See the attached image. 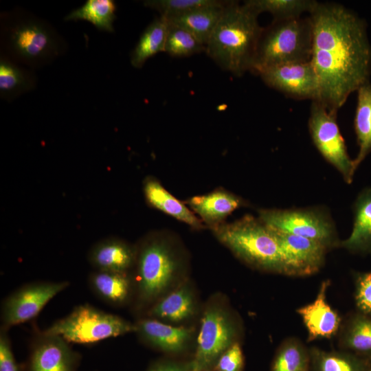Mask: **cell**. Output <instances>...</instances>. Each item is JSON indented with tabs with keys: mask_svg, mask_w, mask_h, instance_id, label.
I'll return each instance as SVG.
<instances>
[{
	"mask_svg": "<svg viewBox=\"0 0 371 371\" xmlns=\"http://www.w3.org/2000/svg\"><path fill=\"white\" fill-rule=\"evenodd\" d=\"M144 192L154 207L196 229L203 228L201 221L181 201L177 199L153 177L146 179Z\"/></svg>",
	"mask_w": 371,
	"mask_h": 371,
	"instance_id": "obj_18",
	"label": "cell"
},
{
	"mask_svg": "<svg viewBox=\"0 0 371 371\" xmlns=\"http://www.w3.org/2000/svg\"><path fill=\"white\" fill-rule=\"evenodd\" d=\"M178 261L168 243L160 238L146 240L137 256V293L139 302L149 303L172 282Z\"/></svg>",
	"mask_w": 371,
	"mask_h": 371,
	"instance_id": "obj_6",
	"label": "cell"
},
{
	"mask_svg": "<svg viewBox=\"0 0 371 371\" xmlns=\"http://www.w3.org/2000/svg\"><path fill=\"white\" fill-rule=\"evenodd\" d=\"M341 245L351 251H371V190L359 196L352 233Z\"/></svg>",
	"mask_w": 371,
	"mask_h": 371,
	"instance_id": "obj_23",
	"label": "cell"
},
{
	"mask_svg": "<svg viewBox=\"0 0 371 371\" xmlns=\"http://www.w3.org/2000/svg\"><path fill=\"white\" fill-rule=\"evenodd\" d=\"M370 371H371V370H370Z\"/></svg>",
	"mask_w": 371,
	"mask_h": 371,
	"instance_id": "obj_38",
	"label": "cell"
},
{
	"mask_svg": "<svg viewBox=\"0 0 371 371\" xmlns=\"http://www.w3.org/2000/svg\"><path fill=\"white\" fill-rule=\"evenodd\" d=\"M313 27L311 63L319 101L337 113L352 92L369 81L371 45L363 19L344 6L319 3L309 14Z\"/></svg>",
	"mask_w": 371,
	"mask_h": 371,
	"instance_id": "obj_1",
	"label": "cell"
},
{
	"mask_svg": "<svg viewBox=\"0 0 371 371\" xmlns=\"http://www.w3.org/2000/svg\"><path fill=\"white\" fill-rule=\"evenodd\" d=\"M202 52H205L203 44L188 31L168 22L164 52L175 57H184Z\"/></svg>",
	"mask_w": 371,
	"mask_h": 371,
	"instance_id": "obj_31",
	"label": "cell"
},
{
	"mask_svg": "<svg viewBox=\"0 0 371 371\" xmlns=\"http://www.w3.org/2000/svg\"><path fill=\"white\" fill-rule=\"evenodd\" d=\"M244 357L240 344L234 342L218 359L214 365L216 371H243Z\"/></svg>",
	"mask_w": 371,
	"mask_h": 371,
	"instance_id": "obj_35",
	"label": "cell"
},
{
	"mask_svg": "<svg viewBox=\"0 0 371 371\" xmlns=\"http://www.w3.org/2000/svg\"><path fill=\"white\" fill-rule=\"evenodd\" d=\"M115 9L112 0H88L82 7L68 14L65 20L87 21L100 30L113 32Z\"/></svg>",
	"mask_w": 371,
	"mask_h": 371,
	"instance_id": "obj_28",
	"label": "cell"
},
{
	"mask_svg": "<svg viewBox=\"0 0 371 371\" xmlns=\"http://www.w3.org/2000/svg\"><path fill=\"white\" fill-rule=\"evenodd\" d=\"M309 352L311 371H368L371 365V359L348 351H326L314 347Z\"/></svg>",
	"mask_w": 371,
	"mask_h": 371,
	"instance_id": "obj_21",
	"label": "cell"
},
{
	"mask_svg": "<svg viewBox=\"0 0 371 371\" xmlns=\"http://www.w3.org/2000/svg\"><path fill=\"white\" fill-rule=\"evenodd\" d=\"M207 371V370H206Z\"/></svg>",
	"mask_w": 371,
	"mask_h": 371,
	"instance_id": "obj_39",
	"label": "cell"
},
{
	"mask_svg": "<svg viewBox=\"0 0 371 371\" xmlns=\"http://www.w3.org/2000/svg\"><path fill=\"white\" fill-rule=\"evenodd\" d=\"M90 262L97 271L126 273L135 260L131 247L118 240H106L90 252Z\"/></svg>",
	"mask_w": 371,
	"mask_h": 371,
	"instance_id": "obj_20",
	"label": "cell"
},
{
	"mask_svg": "<svg viewBox=\"0 0 371 371\" xmlns=\"http://www.w3.org/2000/svg\"><path fill=\"white\" fill-rule=\"evenodd\" d=\"M210 227L222 223L234 210L243 204L238 196L224 190L195 196L186 202Z\"/></svg>",
	"mask_w": 371,
	"mask_h": 371,
	"instance_id": "obj_17",
	"label": "cell"
},
{
	"mask_svg": "<svg viewBox=\"0 0 371 371\" xmlns=\"http://www.w3.org/2000/svg\"><path fill=\"white\" fill-rule=\"evenodd\" d=\"M227 5L204 7L164 16L170 23L188 31L205 46Z\"/></svg>",
	"mask_w": 371,
	"mask_h": 371,
	"instance_id": "obj_19",
	"label": "cell"
},
{
	"mask_svg": "<svg viewBox=\"0 0 371 371\" xmlns=\"http://www.w3.org/2000/svg\"><path fill=\"white\" fill-rule=\"evenodd\" d=\"M24 74L12 63L1 60L0 63V90L12 93L25 88Z\"/></svg>",
	"mask_w": 371,
	"mask_h": 371,
	"instance_id": "obj_33",
	"label": "cell"
},
{
	"mask_svg": "<svg viewBox=\"0 0 371 371\" xmlns=\"http://www.w3.org/2000/svg\"><path fill=\"white\" fill-rule=\"evenodd\" d=\"M229 2L219 0H152L145 1L144 5L159 11L161 15L170 16L204 7L224 6Z\"/></svg>",
	"mask_w": 371,
	"mask_h": 371,
	"instance_id": "obj_32",
	"label": "cell"
},
{
	"mask_svg": "<svg viewBox=\"0 0 371 371\" xmlns=\"http://www.w3.org/2000/svg\"><path fill=\"white\" fill-rule=\"evenodd\" d=\"M310 352L298 340L291 339L280 346L271 371H309Z\"/></svg>",
	"mask_w": 371,
	"mask_h": 371,
	"instance_id": "obj_30",
	"label": "cell"
},
{
	"mask_svg": "<svg viewBox=\"0 0 371 371\" xmlns=\"http://www.w3.org/2000/svg\"><path fill=\"white\" fill-rule=\"evenodd\" d=\"M254 10L229 1L205 45L206 54L223 69L240 76L251 70L264 28Z\"/></svg>",
	"mask_w": 371,
	"mask_h": 371,
	"instance_id": "obj_2",
	"label": "cell"
},
{
	"mask_svg": "<svg viewBox=\"0 0 371 371\" xmlns=\"http://www.w3.org/2000/svg\"><path fill=\"white\" fill-rule=\"evenodd\" d=\"M328 280L323 281L315 300L297 309L306 328L308 340L330 338L339 330L341 318L326 301Z\"/></svg>",
	"mask_w": 371,
	"mask_h": 371,
	"instance_id": "obj_14",
	"label": "cell"
},
{
	"mask_svg": "<svg viewBox=\"0 0 371 371\" xmlns=\"http://www.w3.org/2000/svg\"><path fill=\"white\" fill-rule=\"evenodd\" d=\"M272 229L280 247L281 273L303 276L319 271L324 264L328 248L326 245L311 238Z\"/></svg>",
	"mask_w": 371,
	"mask_h": 371,
	"instance_id": "obj_12",
	"label": "cell"
},
{
	"mask_svg": "<svg viewBox=\"0 0 371 371\" xmlns=\"http://www.w3.org/2000/svg\"><path fill=\"white\" fill-rule=\"evenodd\" d=\"M312 38L310 16L273 19L263 30L251 70L258 74L278 65L310 61Z\"/></svg>",
	"mask_w": 371,
	"mask_h": 371,
	"instance_id": "obj_4",
	"label": "cell"
},
{
	"mask_svg": "<svg viewBox=\"0 0 371 371\" xmlns=\"http://www.w3.org/2000/svg\"><path fill=\"white\" fill-rule=\"evenodd\" d=\"M194 311V296L189 286L184 284L156 303L148 315L177 322L190 317Z\"/></svg>",
	"mask_w": 371,
	"mask_h": 371,
	"instance_id": "obj_25",
	"label": "cell"
},
{
	"mask_svg": "<svg viewBox=\"0 0 371 371\" xmlns=\"http://www.w3.org/2000/svg\"><path fill=\"white\" fill-rule=\"evenodd\" d=\"M234 254L249 265L281 273V256L276 235L259 218L245 216L233 223L210 227Z\"/></svg>",
	"mask_w": 371,
	"mask_h": 371,
	"instance_id": "obj_3",
	"label": "cell"
},
{
	"mask_svg": "<svg viewBox=\"0 0 371 371\" xmlns=\"http://www.w3.org/2000/svg\"><path fill=\"white\" fill-rule=\"evenodd\" d=\"M341 346L371 359V316L358 313L350 317L341 335Z\"/></svg>",
	"mask_w": 371,
	"mask_h": 371,
	"instance_id": "obj_27",
	"label": "cell"
},
{
	"mask_svg": "<svg viewBox=\"0 0 371 371\" xmlns=\"http://www.w3.org/2000/svg\"><path fill=\"white\" fill-rule=\"evenodd\" d=\"M336 115L337 113L329 111L319 101H312L309 131L319 153L341 172L348 183H350L356 169L348 155Z\"/></svg>",
	"mask_w": 371,
	"mask_h": 371,
	"instance_id": "obj_8",
	"label": "cell"
},
{
	"mask_svg": "<svg viewBox=\"0 0 371 371\" xmlns=\"http://www.w3.org/2000/svg\"><path fill=\"white\" fill-rule=\"evenodd\" d=\"M79 360L62 337L41 333L32 346L29 371H76Z\"/></svg>",
	"mask_w": 371,
	"mask_h": 371,
	"instance_id": "obj_13",
	"label": "cell"
},
{
	"mask_svg": "<svg viewBox=\"0 0 371 371\" xmlns=\"http://www.w3.org/2000/svg\"><path fill=\"white\" fill-rule=\"evenodd\" d=\"M135 330V324L85 304L75 307L41 333L59 336L68 343L91 344Z\"/></svg>",
	"mask_w": 371,
	"mask_h": 371,
	"instance_id": "obj_5",
	"label": "cell"
},
{
	"mask_svg": "<svg viewBox=\"0 0 371 371\" xmlns=\"http://www.w3.org/2000/svg\"><path fill=\"white\" fill-rule=\"evenodd\" d=\"M259 219L270 227L322 243L335 245L332 223L322 213L303 210H260Z\"/></svg>",
	"mask_w": 371,
	"mask_h": 371,
	"instance_id": "obj_9",
	"label": "cell"
},
{
	"mask_svg": "<svg viewBox=\"0 0 371 371\" xmlns=\"http://www.w3.org/2000/svg\"><path fill=\"white\" fill-rule=\"evenodd\" d=\"M168 29V22L163 15L147 27L131 54V63L134 67H142L148 58L165 52Z\"/></svg>",
	"mask_w": 371,
	"mask_h": 371,
	"instance_id": "obj_24",
	"label": "cell"
},
{
	"mask_svg": "<svg viewBox=\"0 0 371 371\" xmlns=\"http://www.w3.org/2000/svg\"><path fill=\"white\" fill-rule=\"evenodd\" d=\"M244 3L258 14L269 12L274 20L300 17L304 12L310 14L318 3L314 0H248Z\"/></svg>",
	"mask_w": 371,
	"mask_h": 371,
	"instance_id": "obj_29",
	"label": "cell"
},
{
	"mask_svg": "<svg viewBox=\"0 0 371 371\" xmlns=\"http://www.w3.org/2000/svg\"><path fill=\"white\" fill-rule=\"evenodd\" d=\"M355 128L359 146L353 164L355 169L371 150V84L370 81L357 89Z\"/></svg>",
	"mask_w": 371,
	"mask_h": 371,
	"instance_id": "obj_26",
	"label": "cell"
},
{
	"mask_svg": "<svg viewBox=\"0 0 371 371\" xmlns=\"http://www.w3.org/2000/svg\"><path fill=\"white\" fill-rule=\"evenodd\" d=\"M236 328L225 309L219 305L207 307L203 315L191 371H206L234 342Z\"/></svg>",
	"mask_w": 371,
	"mask_h": 371,
	"instance_id": "obj_7",
	"label": "cell"
},
{
	"mask_svg": "<svg viewBox=\"0 0 371 371\" xmlns=\"http://www.w3.org/2000/svg\"><path fill=\"white\" fill-rule=\"evenodd\" d=\"M139 336L149 344L168 352L183 350L191 339L193 330L165 324L155 319H144L136 324Z\"/></svg>",
	"mask_w": 371,
	"mask_h": 371,
	"instance_id": "obj_15",
	"label": "cell"
},
{
	"mask_svg": "<svg viewBox=\"0 0 371 371\" xmlns=\"http://www.w3.org/2000/svg\"><path fill=\"white\" fill-rule=\"evenodd\" d=\"M68 286L67 281L37 282L14 291L3 302L1 328L8 330L34 318L49 300Z\"/></svg>",
	"mask_w": 371,
	"mask_h": 371,
	"instance_id": "obj_10",
	"label": "cell"
},
{
	"mask_svg": "<svg viewBox=\"0 0 371 371\" xmlns=\"http://www.w3.org/2000/svg\"><path fill=\"white\" fill-rule=\"evenodd\" d=\"M10 41L15 52L30 60L47 57L52 52L54 45L52 35L47 29L31 23L14 28Z\"/></svg>",
	"mask_w": 371,
	"mask_h": 371,
	"instance_id": "obj_16",
	"label": "cell"
},
{
	"mask_svg": "<svg viewBox=\"0 0 371 371\" xmlns=\"http://www.w3.org/2000/svg\"><path fill=\"white\" fill-rule=\"evenodd\" d=\"M355 299L360 313L371 316V271L357 276Z\"/></svg>",
	"mask_w": 371,
	"mask_h": 371,
	"instance_id": "obj_34",
	"label": "cell"
},
{
	"mask_svg": "<svg viewBox=\"0 0 371 371\" xmlns=\"http://www.w3.org/2000/svg\"><path fill=\"white\" fill-rule=\"evenodd\" d=\"M7 329L0 331V371H20L12 350Z\"/></svg>",
	"mask_w": 371,
	"mask_h": 371,
	"instance_id": "obj_36",
	"label": "cell"
},
{
	"mask_svg": "<svg viewBox=\"0 0 371 371\" xmlns=\"http://www.w3.org/2000/svg\"><path fill=\"white\" fill-rule=\"evenodd\" d=\"M148 371H191L189 366H183L175 363H163L158 364Z\"/></svg>",
	"mask_w": 371,
	"mask_h": 371,
	"instance_id": "obj_37",
	"label": "cell"
},
{
	"mask_svg": "<svg viewBox=\"0 0 371 371\" xmlns=\"http://www.w3.org/2000/svg\"><path fill=\"white\" fill-rule=\"evenodd\" d=\"M89 281L95 295L108 304H122L130 296L131 281L126 273L97 271Z\"/></svg>",
	"mask_w": 371,
	"mask_h": 371,
	"instance_id": "obj_22",
	"label": "cell"
},
{
	"mask_svg": "<svg viewBox=\"0 0 371 371\" xmlns=\"http://www.w3.org/2000/svg\"><path fill=\"white\" fill-rule=\"evenodd\" d=\"M263 82L286 96L297 100H319V85L310 61L269 67L258 72Z\"/></svg>",
	"mask_w": 371,
	"mask_h": 371,
	"instance_id": "obj_11",
	"label": "cell"
}]
</instances>
